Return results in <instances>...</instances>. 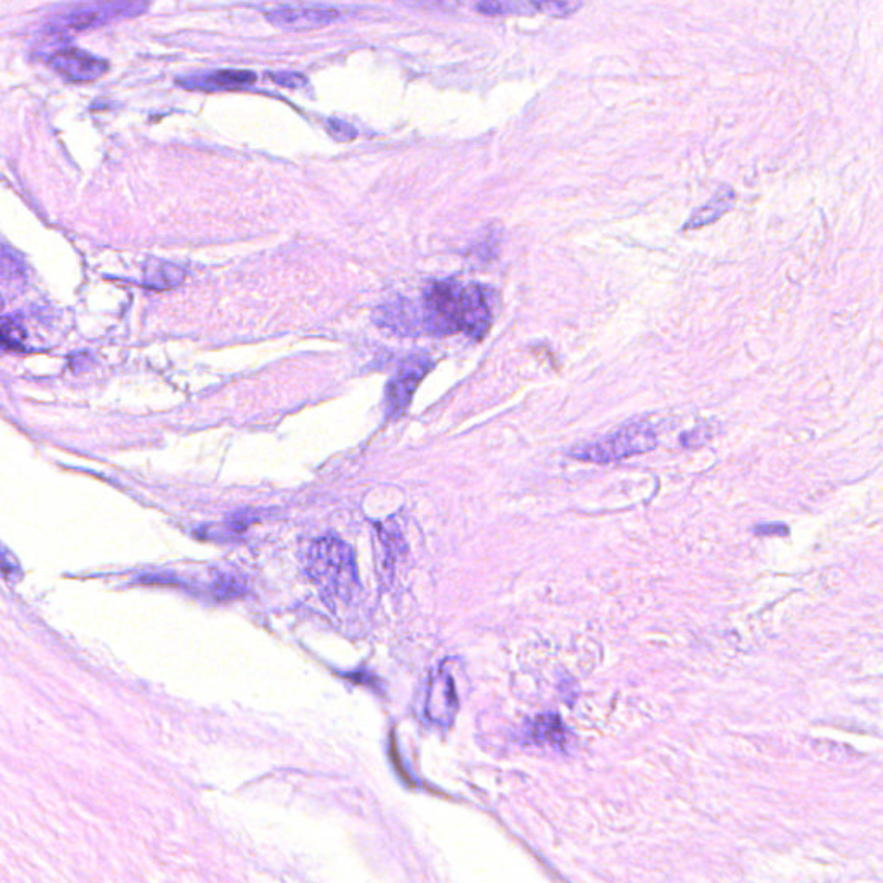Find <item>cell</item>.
Returning a JSON list of instances; mask_svg holds the SVG:
<instances>
[{"instance_id": "1", "label": "cell", "mask_w": 883, "mask_h": 883, "mask_svg": "<svg viewBox=\"0 0 883 883\" xmlns=\"http://www.w3.org/2000/svg\"><path fill=\"white\" fill-rule=\"evenodd\" d=\"M311 579L328 594L347 597L358 582L353 549L337 537H322L308 550Z\"/></svg>"}, {"instance_id": "2", "label": "cell", "mask_w": 883, "mask_h": 883, "mask_svg": "<svg viewBox=\"0 0 883 883\" xmlns=\"http://www.w3.org/2000/svg\"><path fill=\"white\" fill-rule=\"evenodd\" d=\"M150 0H87L54 18L48 29L54 32H85L108 24L133 20L149 9Z\"/></svg>"}, {"instance_id": "3", "label": "cell", "mask_w": 883, "mask_h": 883, "mask_svg": "<svg viewBox=\"0 0 883 883\" xmlns=\"http://www.w3.org/2000/svg\"><path fill=\"white\" fill-rule=\"evenodd\" d=\"M656 442H658V437H656L655 426L651 423H631L607 437L573 447L570 456L580 461L604 465V462L619 461V459H627L637 454L649 452L655 449Z\"/></svg>"}, {"instance_id": "4", "label": "cell", "mask_w": 883, "mask_h": 883, "mask_svg": "<svg viewBox=\"0 0 883 883\" xmlns=\"http://www.w3.org/2000/svg\"><path fill=\"white\" fill-rule=\"evenodd\" d=\"M462 286L458 281H437L423 298V322L432 334L461 332Z\"/></svg>"}, {"instance_id": "5", "label": "cell", "mask_w": 883, "mask_h": 883, "mask_svg": "<svg viewBox=\"0 0 883 883\" xmlns=\"http://www.w3.org/2000/svg\"><path fill=\"white\" fill-rule=\"evenodd\" d=\"M428 371H431V361L420 358V356L402 362L398 373L392 377L387 387V413L390 418H398L410 407L414 392Z\"/></svg>"}, {"instance_id": "6", "label": "cell", "mask_w": 883, "mask_h": 883, "mask_svg": "<svg viewBox=\"0 0 883 883\" xmlns=\"http://www.w3.org/2000/svg\"><path fill=\"white\" fill-rule=\"evenodd\" d=\"M48 65L60 77L72 83H90L101 80L109 71V65L101 57L92 56L80 48H63L48 57Z\"/></svg>"}, {"instance_id": "7", "label": "cell", "mask_w": 883, "mask_h": 883, "mask_svg": "<svg viewBox=\"0 0 883 883\" xmlns=\"http://www.w3.org/2000/svg\"><path fill=\"white\" fill-rule=\"evenodd\" d=\"M266 18L277 29L302 32V30H316L335 23L340 18V12L323 8L275 9V11H269Z\"/></svg>"}, {"instance_id": "8", "label": "cell", "mask_w": 883, "mask_h": 883, "mask_svg": "<svg viewBox=\"0 0 883 883\" xmlns=\"http://www.w3.org/2000/svg\"><path fill=\"white\" fill-rule=\"evenodd\" d=\"M490 322L492 313L482 287H462L461 332L473 338H482L489 332Z\"/></svg>"}, {"instance_id": "9", "label": "cell", "mask_w": 883, "mask_h": 883, "mask_svg": "<svg viewBox=\"0 0 883 883\" xmlns=\"http://www.w3.org/2000/svg\"><path fill=\"white\" fill-rule=\"evenodd\" d=\"M256 81V72L253 71H238V69H228V71L211 72V75H202V77L181 78L178 85L187 90H204V92H217V90H235L247 87V85Z\"/></svg>"}, {"instance_id": "10", "label": "cell", "mask_w": 883, "mask_h": 883, "mask_svg": "<svg viewBox=\"0 0 883 883\" xmlns=\"http://www.w3.org/2000/svg\"><path fill=\"white\" fill-rule=\"evenodd\" d=\"M456 692H454L450 674H434L428 694H426V713L438 723H449L456 711Z\"/></svg>"}, {"instance_id": "11", "label": "cell", "mask_w": 883, "mask_h": 883, "mask_svg": "<svg viewBox=\"0 0 883 883\" xmlns=\"http://www.w3.org/2000/svg\"><path fill=\"white\" fill-rule=\"evenodd\" d=\"M731 204H734V192H731L730 189L719 190L715 198L711 199L706 205L695 211L694 216L689 220L685 228L697 230L701 228V226L715 223L716 220H719L723 214L730 210Z\"/></svg>"}, {"instance_id": "12", "label": "cell", "mask_w": 883, "mask_h": 883, "mask_svg": "<svg viewBox=\"0 0 883 883\" xmlns=\"http://www.w3.org/2000/svg\"><path fill=\"white\" fill-rule=\"evenodd\" d=\"M186 280L183 269L168 262H157L145 269V281L147 286L156 290L174 289L180 286L181 281Z\"/></svg>"}, {"instance_id": "13", "label": "cell", "mask_w": 883, "mask_h": 883, "mask_svg": "<svg viewBox=\"0 0 883 883\" xmlns=\"http://www.w3.org/2000/svg\"><path fill=\"white\" fill-rule=\"evenodd\" d=\"M532 737L537 742H547L550 746H562L567 740V730L562 727L561 719L556 715L538 716L537 722L532 728Z\"/></svg>"}, {"instance_id": "14", "label": "cell", "mask_w": 883, "mask_h": 883, "mask_svg": "<svg viewBox=\"0 0 883 883\" xmlns=\"http://www.w3.org/2000/svg\"><path fill=\"white\" fill-rule=\"evenodd\" d=\"M26 332L20 323L9 317H0V346L11 350H23Z\"/></svg>"}, {"instance_id": "15", "label": "cell", "mask_w": 883, "mask_h": 883, "mask_svg": "<svg viewBox=\"0 0 883 883\" xmlns=\"http://www.w3.org/2000/svg\"><path fill=\"white\" fill-rule=\"evenodd\" d=\"M326 128H328L332 137L337 138V141L340 142H350L358 137V132H356V128H354L353 125H349V123H346V121L328 120L326 121Z\"/></svg>"}, {"instance_id": "16", "label": "cell", "mask_w": 883, "mask_h": 883, "mask_svg": "<svg viewBox=\"0 0 883 883\" xmlns=\"http://www.w3.org/2000/svg\"><path fill=\"white\" fill-rule=\"evenodd\" d=\"M399 2L413 5V8L431 9V11H452L458 8L461 0H399Z\"/></svg>"}, {"instance_id": "17", "label": "cell", "mask_w": 883, "mask_h": 883, "mask_svg": "<svg viewBox=\"0 0 883 883\" xmlns=\"http://www.w3.org/2000/svg\"><path fill=\"white\" fill-rule=\"evenodd\" d=\"M0 571H2L8 579H12V577L20 579L21 577L20 562L16 561V558H14L4 546H0Z\"/></svg>"}, {"instance_id": "18", "label": "cell", "mask_w": 883, "mask_h": 883, "mask_svg": "<svg viewBox=\"0 0 883 883\" xmlns=\"http://www.w3.org/2000/svg\"><path fill=\"white\" fill-rule=\"evenodd\" d=\"M268 77L271 78L275 83L281 85V87H290V89L304 87V85L308 83L305 78L299 75V72H269Z\"/></svg>"}, {"instance_id": "19", "label": "cell", "mask_w": 883, "mask_h": 883, "mask_svg": "<svg viewBox=\"0 0 883 883\" xmlns=\"http://www.w3.org/2000/svg\"><path fill=\"white\" fill-rule=\"evenodd\" d=\"M478 9L483 12V14H499L501 12V4H499V0H478Z\"/></svg>"}]
</instances>
